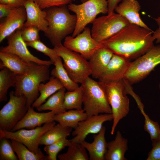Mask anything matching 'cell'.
Listing matches in <instances>:
<instances>
[{"instance_id":"obj_37","label":"cell","mask_w":160,"mask_h":160,"mask_svg":"<svg viewBox=\"0 0 160 160\" xmlns=\"http://www.w3.org/2000/svg\"><path fill=\"white\" fill-rule=\"evenodd\" d=\"M39 30L34 26L24 27L21 30V36L25 42H31L40 40Z\"/></svg>"},{"instance_id":"obj_13","label":"cell","mask_w":160,"mask_h":160,"mask_svg":"<svg viewBox=\"0 0 160 160\" xmlns=\"http://www.w3.org/2000/svg\"><path fill=\"white\" fill-rule=\"evenodd\" d=\"M8 45L1 47L0 52L16 55L25 62H33L36 63L50 66L53 64L51 60H41L33 55L28 50L26 42L21 36V30H17L7 38Z\"/></svg>"},{"instance_id":"obj_35","label":"cell","mask_w":160,"mask_h":160,"mask_svg":"<svg viewBox=\"0 0 160 160\" xmlns=\"http://www.w3.org/2000/svg\"><path fill=\"white\" fill-rule=\"evenodd\" d=\"M9 139L4 137L0 138V160H18Z\"/></svg>"},{"instance_id":"obj_16","label":"cell","mask_w":160,"mask_h":160,"mask_svg":"<svg viewBox=\"0 0 160 160\" xmlns=\"http://www.w3.org/2000/svg\"><path fill=\"white\" fill-rule=\"evenodd\" d=\"M26 19L24 6L16 8L4 18L0 23V42L17 30H22Z\"/></svg>"},{"instance_id":"obj_12","label":"cell","mask_w":160,"mask_h":160,"mask_svg":"<svg viewBox=\"0 0 160 160\" xmlns=\"http://www.w3.org/2000/svg\"><path fill=\"white\" fill-rule=\"evenodd\" d=\"M64 46L77 52L87 60L98 49L103 46L92 37L91 30L86 27L83 31L75 37L67 36L64 39Z\"/></svg>"},{"instance_id":"obj_34","label":"cell","mask_w":160,"mask_h":160,"mask_svg":"<svg viewBox=\"0 0 160 160\" xmlns=\"http://www.w3.org/2000/svg\"><path fill=\"white\" fill-rule=\"evenodd\" d=\"M71 142L70 140L66 138L63 139L52 144L45 145L44 150L47 154V160H56L59 152L66 146Z\"/></svg>"},{"instance_id":"obj_8","label":"cell","mask_w":160,"mask_h":160,"mask_svg":"<svg viewBox=\"0 0 160 160\" xmlns=\"http://www.w3.org/2000/svg\"><path fill=\"white\" fill-rule=\"evenodd\" d=\"M160 64V45L153 46L142 55L130 62L124 79L130 85L142 81Z\"/></svg>"},{"instance_id":"obj_7","label":"cell","mask_w":160,"mask_h":160,"mask_svg":"<svg viewBox=\"0 0 160 160\" xmlns=\"http://www.w3.org/2000/svg\"><path fill=\"white\" fill-rule=\"evenodd\" d=\"M68 9L75 13L77 18L75 28L72 36L75 37L84 30L87 25L92 23L100 14H108L107 0H88L79 4L71 3L67 5Z\"/></svg>"},{"instance_id":"obj_10","label":"cell","mask_w":160,"mask_h":160,"mask_svg":"<svg viewBox=\"0 0 160 160\" xmlns=\"http://www.w3.org/2000/svg\"><path fill=\"white\" fill-rule=\"evenodd\" d=\"M9 96L8 102L0 111V129L11 131L24 117L28 108L24 95L16 96L12 91Z\"/></svg>"},{"instance_id":"obj_19","label":"cell","mask_w":160,"mask_h":160,"mask_svg":"<svg viewBox=\"0 0 160 160\" xmlns=\"http://www.w3.org/2000/svg\"><path fill=\"white\" fill-rule=\"evenodd\" d=\"M140 9V4L136 0H123L116 7L114 11L126 19L130 24L151 30L140 17L139 11Z\"/></svg>"},{"instance_id":"obj_32","label":"cell","mask_w":160,"mask_h":160,"mask_svg":"<svg viewBox=\"0 0 160 160\" xmlns=\"http://www.w3.org/2000/svg\"><path fill=\"white\" fill-rule=\"evenodd\" d=\"M12 147L19 160H47V155L43 153L36 154L29 150L25 145L17 141L10 140Z\"/></svg>"},{"instance_id":"obj_29","label":"cell","mask_w":160,"mask_h":160,"mask_svg":"<svg viewBox=\"0 0 160 160\" xmlns=\"http://www.w3.org/2000/svg\"><path fill=\"white\" fill-rule=\"evenodd\" d=\"M17 75L6 68L0 71V101H7V94L9 88L16 86Z\"/></svg>"},{"instance_id":"obj_33","label":"cell","mask_w":160,"mask_h":160,"mask_svg":"<svg viewBox=\"0 0 160 160\" xmlns=\"http://www.w3.org/2000/svg\"><path fill=\"white\" fill-rule=\"evenodd\" d=\"M145 120L144 129L149 135L152 146L160 140V127L159 123L151 120L144 112H141Z\"/></svg>"},{"instance_id":"obj_44","label":"cell","mask_w":160,"mask_h":160,"mask_svg":"<svg viewBox=\"0 0 160 160\" xmlns=\"http://www.w3.org/2000/svg\"><path fill=\"white\" fill-rule=\"evenodd\" d=\"M80 0L81 1V3H82L84 2L87 1L88 0Z\"/></svg>"},{"instance_id":"obj_20","label":"cell","mask_w":160,"mask_h":160,"mask_svg":"<svg viewBox=\"0 0 160 160\" xmlns=\"http://www.w3.org/2000/svg\"><path fill=\"white\" fill-rule=\"evenodd\" d=\"M113 53L104 46L97 49L89 60L91 71V75L99 79L105 70Z\"/></svg>"},{"instance_id":"obj_9","label":"cell","mask_w":160,"mask_h":160,"mask_svg":"<svg viewBox=\"0 0 160 160\" xmlns=\"http://www.w3.org/2000/svg\"><path fill=\"white\" fill-rule=\"evenodd\" d=\"M92 24V36L100 43L110 38L130 24L125 18L114 12L96 18Z\"/></svg>"},{"instance_id":"obj_21","label":"cell","mask_w":160,"mask_h":160,"mask_svg":"<svg viewBox=\"0 0 160 160\" xmlns=\"http://www.w3.org/2000/svg\"><path fill=\"white\" fill-rule=\"evenodd\" d=\"M106 128L103 126L97 135L93 136L94 140L89 143L85 140L80 143L88 151L90 160H105V156L107 150L108 143L105 134Z\"/></svg>"},{"instance_id":"obj_26","label":"cell","mask_w":160,"mask_h":160,"mask_svg":"<svg viewBox=\"0 0 160 160\" xmlns=\"http://www.w3.org/2000/svg\"><path fill=\"white\" fill-rule=\"evenodd\" d=\"M66 89L63 87L49 97L44 103L36 108L39 111L50 110L55 114L63 113L65 109L64 101Z\"/></svg>"},{"instance_id":"obj_28","label":"cell","mask_w":160,"mask_h":160,"mask_svg":"<svg viewBox=\"0 0 160 160\" xmlns=\"http://www.w3.org/2000/svg\"><path fill=\"white\" fill-rule=\"evenodd\" d=\"M72 129L59 123L55 124L43 135L40 140L39 145H50L66 138L70 135Z\"/></svg>"},{"instance_id":"obj_15","label":"cell","mask_w":160,"mask_h":160,"mask_svg":"<svg viewBox=\"0 0 160 160\" xmlns=\"http://www.w3.org/2000/svg\"><path fill=\"white\" fill-rule=\"evenodd\" d=\"M130 60L113 54L99 81L106 84L124 79L129 65Z\"/></svg>"},{"instance_id":"obj_18","label":"cell","mask_w":160,"mask_h":160,"mask_svg":"<svg viewBox=\"0 0 160 160\" xmlns=\"http://www.w3.org/2000/svg\"><path fill=\"white\" fill-rule=\"evenodd\" d=\"M24 6L26 13L27 19L23 27L34 26L39 31L45 32L48 25L46 18L45 9H42L32 0H25Z\"/></svg>"},{"instance_id":"obj_27","label":"cell","mask_w":160,"mask_h":160,"mask_svg":"<svg viewBox=\"0 0 160 160\" xmlns=\"http://www.w3.org/2000/svg\"><path fill=\"white\" fill-rule=\"evenodd\" d=\"M54 65L55 67L51 71V75L57 79L66 89L71 91L79 87V84L73 80L69 76L64 67L60 57L59 56Z\"/></svg>"},{"instance_id":"obj_11","label":"cell","mask_w":160,"mask_h":160,"mask_svg":"<svg viewBox=\"0 0 160 160\" xmlns=\"http://www.w3.org/2000/svg\"><path fill=\"white\" fill-rule=\"evenodd\" d=\"M56 124L55 121L45 123L42 126L33 129H22L15 131H8L0 129V138L4 137L19 141L25 145L31 151L36 154L42 153L39 148L40 140L48 130Z\"/></svg>"},{"instance_id":"obj_23","label":"cell","mask_w":160,"mask_h":160,"mask_svg":"<svg viewBox=\"0 0 160 160\" xmlns=\"http://www.w3.org/2000/svg\"><path fill=\"white\" fill-rule=\"evenodd\" d=\"M0 59L1 69L6 68L17 75L25 73L30 63L25 62L16 55L8 52H0Z\"/></svg>"},{"instance_id":"obj_4","label":"cell","mask_w":160,"mask_h":160,"mask_svg":"<svg viewBox=\"0 0 160 160\" xmlns=\"http://www.w3.org/2000/svg\"><path fill=\"white\" fill-rule=\"evenodd\" d=\"M81 84L83 88V109L88 116L112 113L106 93L105 84L89 77Z\"/></svg>"},{"instance_id":"obj_25","label":"cell","mask_w":160,"mask_h":160,"mask_svg":"<svg viewBox=\"0 0 160 160\" xmlns=\"http://www.w3.org/2000/svg\"><path fill=\"white\" fill-rule=\"evenodd\" d=\"M63 87L57 79L52 76L48 82L45 84H40L39 88L40 95L31 106L36 108L39 106L44 103L49 97Z\"/></svg>"},{"instance_id":"obj_3","label":"cell","mask_w":160,"mask_h":160,"mask_svg":"<svg viewBox=\"0 0 160 160\" xmlns=\"http://www.w3.org/2000/svg\"><path fill=\"white\" fill-rule=\"evenodd\" d=\"M49 66L31 62L25 73L17 75L14 94L25 97L28 108L39 97L40 84L49 79Z\"/></svg>"},{"instance_id":"obj_6","label":"cell","mask_w":160,"mask_h":160,"mask_svg":"<svg viewBox=\"0 0 160 160\" xmlns=\"http://www.w3.org/2000/svg\"><path fill=\"white\" fill-rule=\"evenodd\" d=\"M54 49L63 60L64 68L75 82L81 84L91 75L89 61L80 54L67 48L62 43L54 47Z\"/></svg>"},{"instance_id":"obj_42","label":"cell","mask_w":160,"mask_h":160,"mask_svg":"<svg viewBox=\"0 0 160 160\" xmlns=\"http://www.w3.org/2000/svg\"><path fill=\"white\" fill-rule=\"evenodd\" d=\"M25 0H0V4H9L17 7L24 6Z\"/></svg>"},{"instance_id":"obj_38","label":"cell","mask_w":160,"mask_h":160,"mask_svg":"<svg viewBox=\"0 0 160 160\" xmlns=\"http://www.w3.org/2000/svg\"><path fill=\"white\" fill-rule=\"evenodd\" d=\"M42 9L54 7L67 5L73 0H32Z\"/></svg>"},{"instance_id":"obj_41","label":"cell","mask_w":160,"mask_h":160,"mask_svg":"<svg viewBox=\"0 0 160 160\" xmlns=\"http://www.w3.org/2000/svg\"><path fill=\"white\" fill-rule=\"evenodd\" d=\"M154 19L157 23L158 28L154 31H153L152 36L157 43H160V14L159 16Z\"/></svg>"},{"instance_id":"obj_24","label":"cell","mask_w":160,"mask_h":160,"mask_svg":"<svg viewBox=\"0 0 160 160\" xmlns=\"http://www.w3.org/2000/svg\"><path fill=\"white\" fill-rule=\"evenodd\" d=\"M88 116L83 109L69 110L55 114V121L65 127L75 129L79 123L86 119Z\"/></svg>"},{"instance_id":"obj_31","label":"cell","mask_w":160,"mask_h":160,"mask_svg":"<svg viewBox=\"0 0 160 160\" xmlns=\"http://www.w3.org/2000/svg\"><path fill=\"white\" fill-rule=\"evenodd\" d=\"M66 153L59 155L60 160H88L89 157L86 149L80 143L72 142L68 146Z\"/></svg>"},{"instance_id":"obj_43","label":"cell","mask_w":160,"mask_h":160,"mask_svg":"<svg viewBox=\"0 0 160 160\" xmlns=\"http://www.w3.org/2000/svg\"><path fill=\"white\" fill-rule=\"evenodd\" d=\"M123 0H107L108 2V14L114 12L115 9L119 3Z\"/></svg>"},{"instance_id":"obj_30","label":"cell","mask_w":160,"mask_h":160,"mask_svg":"<svg viewBox=\"0 0 160 160\" xmlns=\"http://www.w3.org/2000/svg\"><path fill=\"white\" fill-rule=\"evenodd\" d=\"M83 88L81 84L77 88L71 91L65 93L64 105L65 109L67 110L83 109Z\"/></svg>"},{"instance_id":"obj_36","label":"cell","mask_w":160,"mask_h":160,"mask_svg":"<svg viewBox=\"0 0 160 160\" xmlns=\"http://www.w3.org/2000/svg\"><path fill=\"white\" fill-rule=\"evenodd\" d=\"M25 42L27 46L33 48L49 57L53 64L59 57L54 48L52 49L49 48L40 40L33 42Z\"/></svg>"},{"instance_id":"obj_14","label":"cell","mask_w":160,"mask_h":160,"mask_svg":"<svg viewBox=\"0 0 160 160\" xmlns=\"http://www.w3.org/2000/svg\"><path fill=\"white\" fill-rule=\"evenodd\" d=\"M113 119L112 113H102L88 116L86 119L80 122L74 129L72 133L74 137L70 140L71 141L80 143L85 140L89 134L98 133L105 122Z\"/></svg>"},{"instance_id":"obj_45","label":"cell","mask_w":160,"mask_h":160,"mask_svg":"<svg viewBox=\"0 0 160 160\" xmlns=\"http://www.w3.org/2000/svg\"><path fill=\"white\" fill-rule=\"evenodd\" d=\"M159 88L160 90V82L159 84Z\"/></svg>"},{"instance_id":"obj_5","label":"cell","mask_w":160,"mask_h":160,"mask_svg":"<svg viewBox=\"0 0 160 160\" xmlns=\"http://www.w3.org/2000/svg\"><path fill=\"white\" fill-rule=\"evenodd\" d=\"M125 88L123 79L105 84L106 96L113 117L111 135L114 134L120 120L126 116L129 111V99L125 94Z\"/></svg>"},{"instance_id":"obj_17","label":"cell","mask_w":160,"mask_h":160,"mask_svg":"<svg viewBox=\"0 0 160 160\" xmlns=\"http://www.w3.org/2000/svg\"><path fill=\"white\" fill-rule=\"evenodd\" d=\"M55 113L50 111L46 113H39L35 111L32 106L28 108L24 117L19 121L13 128L12 131L26 128L33 129L38 127H41L45 123L54 121Z\"/></svg>"},{"instance_id":"obj_39","label":"cell","mask_w":160,"mask_h":160,"mask_svg":"<svg viewBox=\"0 0 160 160\" xmlns=\"http://www.w3.org/2000/svg\"><path fill=\"white\" fill-rule=\"evenodd\" d=\"M148 154L147 160H160V140L152 145Z\"/></svg>"},{"instance_id":"obj_1","label":"cell","mask_w":160,"mask_h":160,"mask_svg":"<svg viewBox=\"0 0 160 160\" xmlns=\"http://www.w3.org/2000/svg\"><path fill=\"white\" fill-rule=\"evenodd\" d=\"M153 32L130 24L101 43L113 54L129 60L136 59L154 46Z\"/></svg>"},{"instance_id":"obj_22","label":"cell","mask_w":160,"mask_h":160,"mask_svg":"<svg viewBox=\"0 0 160 160\" xmlns=\"http://www.w3.org/2000/svg\"><path fill=\"white\" fill-rule=\"evenodd\" d=\"M128 140L117 131L114 140L108 143L105 160H127L125 154L128 149Z\"/></svg>"},{"instance_id":"obj_2","label":"cell","mask_w":160,"mask_h":160,"mask_svg":"<svg viewBox=\"0 0 160 160\" xmlns=\"http://www.w3.org/2000/svg\"><path fill=\"white\" fill-rule=\"evenodd\" d=\"M45 10L48 25L44 34L55 47L61 44L63 39L73 33L76 16L70 13L67 5L54 6Z\"/></svg>"},{"instance_id":"obj_40","label":"cell","mask_w":160,"mask_h":160,"mask_svg":"<svg viewBox=\"0 0 160 160\" xmlns=\"http://www.w3.org/2000/svg\"><path fill=\"white\" fill-rule=\"evenodd\" d=\"M17 7H19L12 4H0V18H2L7 17Z\"/></svg>"}]
</instances>
